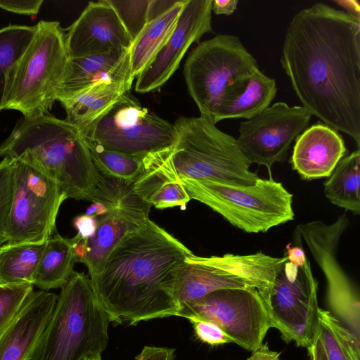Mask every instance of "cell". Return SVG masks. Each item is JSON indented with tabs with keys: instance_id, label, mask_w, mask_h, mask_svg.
<instances>
[{
	"instance_id": "cell-4",
	"label": "cell",
	"mask_w": 360,
	"mask_h": 360,
	"mask_svg": "<svg viewBox=\"0 0 360 360\" xmlns=\"http://www.w3.org/2000/svg\"><path fill=\"white\" fill-rule=\"evenodd\" d=\"M174 125L177 135L174 146L146 158L144 165L179 183L190 179L251 186L260 179L250 170L236 139L209 120L181 117Z\"/></svg>"
},
{
	"instance_id": "cell-33",
	"label": "cell",
	"mask_w": 360,
	"mask_h": 360,
	"mask_svg": "<svg viewBox=\"0 0 360 360\" xmlns=\"http://www.w3.org/2000/svg\"><path fill=\"white\" fill-rule=\"evenodd\" d=\"M150 0H105L116 11L132 43L148 23Z\"/></svg>"
},
{
	"instance_id": "cell-34",
	"label": "cell",
	"mask_w": 360,
	"mask_h": 360,
	"mask_svg": "<svg viewBox=\"0 0 360 360\" xmlns=\"http://www.w3.org/2000/svg\"><path fill=\"white\" fill-rule=\"evenodd\" d=\"M32 283L0 285V331L20 309L34 290Z\"/></svg>"
},
{
	"instance_id": "cell-47",
	"label": "cell",
	"mask_w": 360,
	"mask_h": 360,
	"mask_svg": "<svg viewBox=\"0 0 360 360\" xmlns=\"http://www.w3.org/2000/svg\"><path fill=\"white\" fill-rule=\"evenodd\" d=\"M4 240H1V239H0V245H2V244H4Z\"/></svg>"
},
{
	"instance_id": "cell-20",
	"label": "cell",
	"mask_w": 360,
	"mask_h": 360,
	"mask_svg": "<svg viewBox=\"0 0 360 360\" xmlns=\"http://www.w3.org/2000/svg\"><path fill=\"white\" fill-rule=\"evenodd\" d=\"M346 153L338 131L318 122L296 137L290 162L302 179L313 180L328 177Z\"/></svg>"
},
{
	"instance_id": "cell-3",
	"label": "cell",
	"mask_w": 360,
	"mask_h": 360,
	"mask_svg": "<svg viewBox=\"0 0 360 360\" xmlns=\"http://www.w3.org/2000/svg\"><path fill=\"white\" fill-rule=\"evenodd\" d=\"M0 157L36 169L54 181L68 198L90 200L101 177L81 131L50 115L20 120L0 145Z\"/></svg>"
},
{
	"instance_id": "cell-43",
	"label": "cell",
	"mask_w": 360,
	"mask_h": 360,
	"mask_svg": "<svg viewBox=\"0 0 360 360\" xmlns=\"http://www.w3.org/2000/svg\"><path fill=\"white\" fill-rule=\"evenodd\" d=\"M310 360H328L323 345L317 335L313 344L307 348Z\"/></svg>"
},
{
	"instance_id": "cell-18",
	"label": "cell",
	"mask_w": 360,
	"mask_h": 360,
	"mask_svg": "<svg viewBox=\"0 0 360 360\" xmlns=\"http://www.w3.org/2000/svg\"><path fill=\"white\" fill-rule=\"evenodd\" d=\"M58 295L33 290L9 323L0 331V360H32L52 316Z\"/></svg>"
},
{
	"instance_id": "cell-39",
	"label": "cell",
	"mask_w": 360,
	"mask_h": 360,
	"mask_svg": "<svg viewBox=\"0 0 360 360\" xmlns=\"http://www.w3.org/2000/svg\"><path fill=\"white\" fill-rule=\"evenodd\" d=\"M174 349L168 347L146 346L136 360H174Z\"/></svg>"
},
{
	"instance_id": "cell-32",
	"label": "cell",
	"mask_w": 360,
	"mask_h": 360,
	"mask_svg": "<svg viewBox=\"0 0 360 360\" xmlns=\"http://www.w3.org/2000/svg\"><path fill=\"white\" fill-rule=\"evenodd\" d=\"M93 163L103 175L134 181L144 171L143 159L108 149L86 139Z\"/></svg>"
},
{
	"instance_id": "cell-7",
	"label": "cell",
	"mask_w": 360,
	"mask_h": 360,
	"mask_svg": "<svg viewBox=\"0 0 360 360\" xmlns=\"http://www.w3.org/2000/svg\"><path fill=\"white\" fill-rule=\"evenodd\" d=\"M293 246L286 245L287 259L271 287L260 294L270 321L287 344L294 342L309 348L319 332L318 282L302 248L300 236L293 234Z\"/></svg>"
},
{
	"instance_id": "cell-11",
	"label": "cell",
	"mask_w": 360,
	"mask_h": 360,
	"mask_svg": "<svg viewBox=\"0 0 360 360\" xmlns=\"http://www.w3.org/2000/svg\"><path fill=\"white\" fill-rule=\"evenodd\" d=\"M82 133L108 149L143 160L170 149L177 136L174 124L143 107L129 91Z\"/></svg>"
},
{
	"instance_id": "cell-36",
	"label": "cell",
	"mask_w": 360,
	"mask_h": 360,
	"mask_svg": "<svg viewBox=\"0 0 360 360\" xmlns=\"http://www.w3.org/2000/svg\"><path fill=\"white\" fill-rule=\"evenodd\" d=\"M193 324L197 338L210 345L233 343L229 337L217 324L200 318L188 319Z\"/></svg>"
},
{
	"instance_id": "cell-24",
	"label": "cell",
	"mask_w": 360,
	"mask_h": 360,
	"mask_svg": "<svg viewBox=\"0 0 360 360\" xmlns=\"http://www.w3.org/2000/svg\"><path fill=\"white\" fill-rule=\"evenodd\" d=\"M77 262L70 239L58 234L49 238L32 278V284L41 290L61 288L73 273Z\"/></svg>"
},
{
	"instance_id": "cell-17",
	"label": "cell",
	"mask_w": 360,
	"mask_h": 360,
	"mask_svg": "<svg viewBox=\"0 0 360 360\" xmlns=\"http://www.w3.org/2000/svg\"><path fill=\"white\" fill-rule=\"evenodd\" d=\"M69 58L130 49L132 40L115 9L105 0L91 1L65 34Z\"/></svg>"
},
{
	"instance_id": "cell-37",
	"label": "cell",
	"mask_w": 360,
	"mask_h": 360,
	"mask_svg": "<svg viewBox=\"0 0 360 360\" xmlns=\"http://www.w3.org/2000/svg\"><path fill=\"white\" fill-rule=\"evenodd\" d=\"M43 0H0V8L12 13L33 15H37Z\"/></svg>"
},
{
	"instance_id": "cell-2",
	"label": "cell",
	"mask_w": 360,
	"mask_h": 360,
	"mask_svg": "<svg viewBox=\"0 0 360 360\" xmlns=\"http://www.w3.org/2000/svg\"><path fill=\"white\" fill-rule=\"evenodd\" d=\"M192 254L150 219L125 236L109 255L101 273L91 281L110 322L136 325L176 316V284Z\"/></svg>"
},
{
	"instance_id": "cell-23",
	"label": "cell",
	"mask_w": 360,
	"mask_h": 360,
	"mask_svg": "<svg viewBox=\"0 0 360 360\" xmlns=\"http://www.w3.org/2000/svg\"><path fill=\"white\" fill-rule=\"evenodd\" d=\"M131 85L130 82L101 83L61 101L67 115L65 120L83 132L129 91Z\"/></svg>"
},
{
	"instance_id": "cell-9",
	"label": "cell",
	"mask_w": 360,
	"mask_h": 360,
	"mask_svg": "<svg viewBox=\"0 0 360 360\" xmlns=\"http://www.w3.org/2000/svg\"><path fill=\"white\" fill-rule=\"evenodd\" d=\"M287 259L261 252L250 255L188 256L176 281L175 297L179 305L217 290L255 288L259 294L271 287Z\"/></svg>"
},
{
	"instance_id": "cell-30",
	"label": "cell",
	"mask_w": 360,
	"mask_h": 360,
	"mask_svg": "<svg viewBox=\"0 0 360 360\" xmlns=\"http://www.w3.org/2000/svg\"><path fill=\"white\" fill-rule=\"evenodd\" d=\"M90 201L102 202L108 212L114 209H122L146 216H149L151 207V205L143 200L136 191L134 181L114 178L101 174Z\"/></svg>"
},
{
	"instance_id": "cell-28",
	"label": "cell",
	"mask_w": 360,
	"mask_h": 360,
	"mask_svg": "<svg viewBox=\"0 0 360 360\" xmlns=\"http://www.w3.org/2000/svg\"><path fill=\"white\" fill-rule=\"evenodd\" d=\"M144 168L134 180L136 191L142 199L158 209L179 206L184 210L191 198L182 184L169 180L150 166Z\"/></svg>"
},
{
	"instance_id": "cell-6",
	"label": "cell",
	"mask_w": 360,
	"mask_h": 360,
	"mask_svg": "<svg viewBox=\"0 0 360 360\" xmlns=\"http://www.w3.org/2000/svg\"><path fill=\"white\" fill-rule=\"evenodd\" d=\"M36 25L34 38L8 75L4 103V109L18 110L26 120L51 108L69 60L60 22L41 20Z\"/></svg>"
},
{
	"instance_id": "cell-21",
	"label": "cell",
	"mask_w": 360,
	"mask_h": 360,
	"mask_svg": "<svg viewBox=\"0 0 360 360\" xmlns=\"http://www.w3.org/2000/svg\"><path fill=\"white\" fill-rule=\"evenodd\" d=\"M149 217L122 209H114L97 221L95 233L80 240L70 238L77 262L84 264L94 280L101 273L106 260L116 245L129 233L140 227Z\"/></svg>"
},
{
	"instance_id": "cell-5",
	"label": "cell",
	"mask_w": 360,
	"mask_h": 360,
	"mask_svg": "<svg viewBox=\"0 0 360 360\" xmlns=\"http://www.w3.org/2000/svg\"><path fill=\"white\" fill-rule=\"evenodd\" d=\"M110 323L90 278L73 271L61 287L32 360H84L101 355L108 345Z\"/></svg>"
},
{
	"instance_id": "cell-46",
	"label": "cell",
	"mask_w": 360,
	"mask_h": 360,
	"mask_svg": "<svg viewBox=\"0 0 360 360\" xmlns=\"http://www.w3.org/2000/svg\"><path fill=\"white\" fill-rule=\"evenodd\" d=\"M84 360H102L101 355L92 356L90 357H87Z\"/></svg>"
},
{
	"instance_id": "cell-15",
	"label": "cell",
	"mask_w": 360,
	"mask_h": 360,
	"mask_svg": "<svg viewBox=\"0 0 360 360\" xmlns=\"http://www.w3.org/2000/svg\"><path fill=\"white\" fill-rule=\"evenodd\" d=\"M311 114L302 106L277 102L239 127L236 142L248 162L265 166L286 159L292 141L308 127Z\"/></svg>"
},
{
	"instance_id": "cell-31",
	"label": "cell",
	"mask_w": 360,
	"mask_h": 360,
	"mask_svg": "<svg viewBox=\"0 0 360 360\" xmlns=\"http://www.w3.org/2000/svg\"><path fill=\"white\" fill-rule=\"evenodd\" d=\"M37 25H10L0 29V111L4 110L8 75L37 32Z\"/></svg>"
},
{
	"instance_id": "cell-38",
	"label": "cell",
	"mask_w": 360,
	"mask_h": 360,
	"mask_svg": "<svg viewBox=\"0 0 360 360\" xmlns=\"http://www.w3.org/2000/svg\"><path fill=\"white\" fill-rule=\"evenodd\" d=\"M73 224L78 231L76 236L80 240H84L95 233L97 221L94 217L85 214L77 216L73 220Z\"/></svg>"
},
{
	"instance_id": "cell-22",
	"label": "cell",
	"mask_w": 360,
	"mask_h": 360,
	"mask_svg": "<svg viewBox=\"0 0 360 360\" xmlns=\"http://www.w3.org/2000/svg\"><path fill=\"white\" fill-rule=\"evenodd\" d=\"M277 93L276 83L259 69L228 87L211 120L251 119L270 106Z\"/></svg>"
},
{
	"instance_id": "cell-44",
	"label": "cell",
	"mask_w": 360,
	"mask_h": 360,
	"mask_svg": "<svg viewBox=\"0 0 360 360\" xmlns=\"http://www.w3.org/2000/svg\"><path fill=\"white\" fill-rule=\"evenodd\" d=\"M334 2L343 7L345 8L344 11L354 16L360 18V6L357 1H334Z\"/></svg>"
},
{
	"instance_id": "cell-10",
	"label": "cell",
	"mask_w": 360,
	"mask_h": 360,
	"mask_svg": "<svg viewBox=\"0 0 360 360\" xmlns=\"http://www.w3.org/2000/svg\"><path fill=\"white\" fill-rule=\"evenodd\" d=\"M258 69L237 36L217 34L198 44L186 60L184 76L200 116L211 122L228 87Z\"/></svg>"
},
{
	"instance_id": "cell-26",
	"label": "cell",
	"mask_w": 360,
	"mask_h": 360,
	"mask_svg": "<svg viewBox=\"0 0 360 360\" xmlns=\"http://www.w3.org/2000/svg\"><path fill=\"white\" fill-rule=\"evenodd\" d=\"M360 150L343 157L325 181L324 195L335 205L360 213Z\"/></svg>"
},
{
	"instance_id": "cell-35",
	"label": "cell",
	"mask_w": 360,
	"mask_h": 360,
	"mask_svg": "<svg viewBox=\"0 0 360 360\" xmlns=\"http://www.w3.org/2000/svg\"><path fill=\"white\" fill-rule=\"evenodd\" d=\"M13 165L11 158L0 162V239L4 242L13 200Z\"/></svg>"
},
{
	"instance_id": "cell-16",
	"label": "cell",
	"mask_w": 360,
	"mask_h": 360,
	"mask_svg": "<svg viewBox=\"0 0 360 360\" xmlns=\"http://www.w3.org/2000/svg\"><path fill=\"white\" fill-rule=\"evenodd\" d=\"M212 0H186L169 37L150 63L136 77L141 94L160 89L179 68L189 47L212 27Z\"/></svg>"
},
{
	"instance_id": "cell-1",
	"label": "cell",
	"mask_w": 360,
	"mask_h": 360,
	"mask_svg": "<svg viewBox=\"0 0 360 360\" xmlns=\"http://www.w3.org/2000/svg\"><path fill=\"white\" fill-rule=\"evenodd\" d=\"M281 64L302 107L360 146V18L319 2L287 27Z\"/></svg>"
},
{
	"instance_id": "cell-40",
	"label": "cell",
	"mask_w": 360,
	"mask_h": 360,
	"mask_svg": "<svg viewBox=\"0 0 360 360\" xmlns=\"http://www.w3.org/2000/svg\"><path fill=\"white\" fill-rule=\"evenodd\" d=\"M179 0H150L148 6V23L162 15Z\"/></svg>"
},
{
	"instance_id": "cell-27",
	"label": "cell",
	"mask_w": 360,
	"mask_h": 360,
	"mask_svg": "<svg viewBox=\"0 0 360 360\" xmlns=\"http://www.w3.org/2000/svg\"><path fill=\"white\" fill-rule=\"evenodd\" d=\"M45 243H4L0 245V285L32 284Z\"/></svg>"
},
{
	"instance_id": "cell-25",
	"label": "cell",
	"mask_w": 360,
	"mask_h": 360,
	"mask_svg": "<svg viewBox=\"0 0 360 360\" xmlns=\"http://www.w3.org/2000/svg\"><path fill=\"white\" fill-rule=\"evenodd\" d=\"M186 0L147 23L130 48L131 75L134 79L154 58L172 34Z\"/></svg>"
},
{
	"instance_id": "cell-8",
	"label": "cell",
	"mask_w": 360,
	"mask_h": 360,
	"mask_svg": "<svg viewBox=\"0 0 360 360\" xmlns=\"http://www.w3.org/2000/svg\"><path fill=\"white\" fill-rule=\"evenodd\" d=\"M191 199L200 201L247 233H265L293 220L292 194L272 176L240 186L184 179Z\"/></svg>"
},
{
	"instance_id": "cell-19",
	"label": "cell",
	"mask_w": 360,
	"mask_h": 360,
	"mask_svg": "<svg viewBox=\"0 0 360 360\" xmlns=\"http://www.w3.org/2000/svg\"><path fill=\"white\" fill-rule=\"evenodd\" d=\"M130 49L69 58L56 93L61 102L98 84L130 82Z\"/></svg>"
},
{
	"instance_id": "cell-42",
	"label": "cell",
	"mask_w": 360,
	"mask_h": 360,
	"mask_svg": "<svg viewBox=\"0 0 360 360\" xmlns=\"http://www.w3.org/2000/svg\"><path fill=\"white\" fill-rule=\"evenodd\" d=\"M238 0H212V12L217 15L233 14L237 9Z\"/></svg>"
},
{
	"instance_id": "cell-14",
	"label": "cell",
	"mask_w": 360,
	"mask_h": 360,
	"mask_svg": "<svg viewBox=\"0 0 360 360\" xmlns=\"http://www.w3.org/2000/svg\"><path fill=\"white\" fill-rule=\"evenodd\" d=\"M349 225L348 218L342 214L331 224L310 221L299 224L294 232L303 238L326 277L328 311L342 326L354 330L360 324L359 294L336 256L341 236Z\"/></svg>"
},
{
	"instance_id": "cell-41",
	"label": "cell",
	"mask_w": 360,
	"mask_h": 360,
	"mask_svg": "<svg viewBox=\"0 0 360 360\" xmlns=\"http://www.w3.org/2000/svg\"><path fill=\"white\" fill-rule=\"evenodd\" d=\"M246 360H281L280 353L271 350L267 342L263 343L259 348L252 352Z\"/></svg>"
},
{
	"instance_id": "cell-45",
	"label": "cell",
	"mask_w": 360,
	"mask_h": 360,
	"mask_svg": "<svg viewBox=\"0 0 360 360\" xmlns=\"http://www.w3.org/2000/svg\"><path fill=\"white\" fill-rule=\"evenodd\" d=\"M108 212L107 207L100 202H93L86 210V214L94 218L98 216H104Z\"/></svg>"
},
{
	"instance_id": "cell-29",
	"label": "cell",
	"mask_w": 360,
	"mask_h": 360,
	"mask_svg": "<svg viewBox=\"0 0 360 360\" xmlns=\"http://www.w3.org/2000/svg\"><path fill=\"white\" fill-rule=\"evenodd\" d=\"M318 314V336L328 360H360V340L328 310L319 308Z\"/></svg>"
},
{
	"instance_id": "cell-12",
	"label": "cell",
	"mask_w": 360,
	"mask_h": 360,
	"mask_svg": "<svg viewBox=\"0 0 360 360\" xmlns=\"http://www.w3.org/2000/svg\"><path fill=\"white\" fill-rule=\"evenodd\" d=\"M67 198L54 181L14 160L13 200L4 243L46 242L55 229L60 207Z\"/></svg>"
},
{
	"instance_id": "cell-13",
	"label": "cell",
	"mask_w": 360,
	"mask_h": 360,
	"mask_svg": "<svg viewBox=\"0 0 360 360\" xmlns=\"http://www.w3.org/2000/svg\"><path fill=\"white\" fill-rule=\"evenodd\" d=\"M176 316L210 321L233 343L252 352L262 344L271 328L262 296L255 288H226L180 305Z\"/></svg>"
}]
</instances>
